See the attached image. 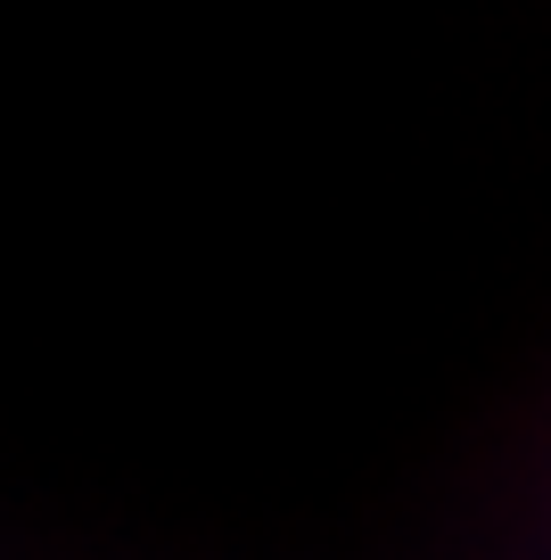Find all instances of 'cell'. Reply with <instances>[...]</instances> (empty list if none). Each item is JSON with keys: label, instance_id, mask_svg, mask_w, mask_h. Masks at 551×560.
I'll return each mask as SVG.
<instances>
[]
</instances>
